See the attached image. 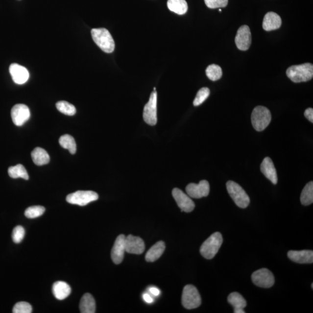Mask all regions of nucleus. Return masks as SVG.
Returning a JSON list of instances; mask_svg holds the SVG:
<instances>
[{
    "label": "nucleus",
    "mask_w": 313,
    "mask_h": 313,
    "mask_svg": "<svg viewBox=\"0 0 313 313\" xmlns=\"http://www.w3.org/2000/svg\"><path fill=\"white\" fill-rule=\"evenodd\" d=\"M287 75L293 83L308 81L313 77V66L311 63H305L290 66L287 69Z\"/></svg>",
    "instance_id": "1"
},
{
    "label": "nucleus",
    "mask_w": 313,
    "mask_h": 313,
    "mask_svg": "<svg viewBox=\"0 0 313 313\" xmlns=\"http://www.w3.org/2000/svg\"><path fill=\"white\" fill-rule=\"evenodd\" d=\"M92 37L96 45L106 53H112L115 48V43L111 34L106 28H93Z\"/></svg>",
    "instance_id": "2"
},
{
    "label": "nucleus",
    "mask_w": 313,
    "mask_h": 313,
    "mask_svg": "<svg viewBox=\"0 0 313 313\" xmlns=\"http://www.w3.org/2000/svg\"><path fill=\"white\" fill-rule=\"evenodd\" d=\"M223 243L222 235L219 232L212 235L202 243L200 253L202 257L207 259H212L219 251Z\"/></svg>",
    "instance_id": "3"
},
{
    "label": "nucleus",
    "mask_w": 313,
    "mask_h": 313,
    "mask_svg": "<svg viewBox=\"0 0 313 313\" xmlns=\"http://www.w3.org/2000/svg\"><path fill=\"white\" fill-rule=\"evenodd\" d=\"M271 120L270 110L262 106L256 107L253 110L251 121L255 130L262 131L267 127Z\"/></svg>",
    "instance_id": "4"
},
{
    "label": "nucleus",
    "mask_w": 313,
    "mask_h": 313,
    "mask_svg": "<svg viewBox=\"0 0 313 313\" xmlns=\"http://www.w3.org/2000/svg\"><path fill=\"white\" fill-rule=\"evenodd\" d=\"M226 188L230 197L240 208H246L250 203V198L241 186L230 181L226 183Z\"/></svg>",
    "instance_id": "5"
},
{
    "label": "nucleus",
    "mask_w": 313,
    "mask_h": 313,
    "mask_svg": "<svg viewBox=\"0 0 313 313\" xmlns=\"http://www.w3.org/2000/svg\"><path fill=\"white\" fill-rule=\"evenodd\" d=\"M182 303L183 307L187 309L198 308L201 304V298L198 290L192 285H187L183 290Z\"/></svg>",
    "instance_id": "6"
},
{
    "label": "nucleus",
    "mask_w": 313,
    "mask_h": 313,
    "mask_svg": "<svg viewBox=\"0 0 313 313\" xmlns=\"http://www.w3.org/2000/svg\"><path fill=\"white\" fill-rule=\"evenodd\" d=\"M99 195L93 191H77L69 194L66 201L70 204L85 206L90 202L96 201Z\"/></svg>",
    "instance_id": "7"
},
{
    "label": "nucleus",
    "mask_w": 313,
    "mask_h": 313,
    "mask_svg": "<svg viewBox=\"0 0 313 313\" xmlns=\"http://www.w3.org/2000/svg\"><path fill=\"white\" fill-rule=\"evenodd\" d=\"M157 93L156 91L151 93L149 100L144 107L143 117L147 124L153 126L157 124Z\"/></svg>",
    "instance_id": "8"
},
{
    "label": "nucleus",
    "mask_w": 313,
    "mask_h": 313,
    "mask_svg": "<svg viewBox=\"0 0 313 313\" xmlns=\"http://www.w3.org/2000/svg\"><path fill=\"white\" fill-rule=\"evenodd\" d=\"M251 277L255 285L265 289L273 287L275 283L273 274L267 268H263L255 271Z\"/></svg>",
    "instance_id": "9"
},
{
    "label": "nucleus",
    "mask_w": 313,
    "mask_h": 313,
    "mask_svg": "<svg viewBox=\"0 0 313 313\" xmlns=\"http://www.w3.org/2000/svg\"><path fill=\"white\" fill-rule=\"evenodd\" d=\"M172 195L182 211L185 213H191L194 210L195 204L191 197L181 189L175 188L172 191Z\"/></svg>",
    "instance_id": "10"
},
{
    "label": "nucleus",
    "mask_w": 313,
    "mask_h": 313,
    "mask_svg": "<svg viewBox=\"0 0 313 313\" xmlns=\"http://www.w3.org/2000/svg\"><path fill=\"white\" fill-rule=\"evenodd\" d=\"M11 118L15 125H23L30 118L28 107L24 104H17L11 109Z\"/></svg>",
    "instance_id": "11"
},
{
    "label": "nucleus",
    "mask_w": 313,
    "mask_h": 313,
    "mask_svg": "<svg viewBox=\"0 0 313 313\" xmlns=\"http://www.w3.org/2000/svg\"><path fill=\"white\" fill-rule=\"evenodd\" d=\"M186 191L191 198H201L207 197L210 193V184L205 180L200 181L198 184L190 183L186 187Z\"/></svg>",
    "instance_id": "12"
},
{
    "label": "nucleus",
    "mask_w": 313,
    "mask_h": 313,
    "mask_svg": "<svg viewBox=\"0 0 313 313\" xmlns=\"http://www.w3.org/2000/svg\"><path fill=\"white\" fill-rule=\"evenodd\" d=\"M251 33L250 28L247 25H243L237 31L235 38V43L238 49L246 50L251 44Z\"/></svg>",
    "instance_id": "13"
},
{
    "label": "nucleus",
    "mask_w": 313,
    "mask_h": 313,
    "mask_svg": "<svg viewBox=\"0 0 313 313\" xmlns=\"http://www.w3.org/2000/svg\"><path fill=\"white\" fill-rule=\"evenodd\" d=\"M145 249L144 240L140 237L129 235L125 238V251L129 254L141 255Z\"/></svg>",
    "instance_id": "14"
},
{
    "label": "nucleus",
    "mask_w": 313,
    "mask_h": 313,
    "mask_svg": "<svg viewBox=\"0 0 313 313\" xmlns=\"http://www.w3.org/2000/svg\"><path fill=\"white\" fill-rule=\"evenodd\" d=\"M125 238L124 235H121L116 239L111 252L112 261L116 265L121 263L124 257L125 251Z\"/></svg>",
    "instance_id": "15"
},
{
    "label": "nucleus",
    "mask_w": 313,
    "mask_h": 313,
    "mask_svg": "<svg viewBox=\"0 0 313 313\" xmlns=\"http://www.w3.org/2000/svg\"><path fill=\"white\" fill-rule=\"evenodd\" d=\"M9 72L11 75L12 80L17 84H24L26 83L29 78V72L24 66L12 63L9 66Z\"/></svg>",
    "instance_id": "16"
},
{
    "label": "nucleus",
    "mask_w": 313,
    "mask_h": 313,
    "mask_svg": "<svg viewBox=\"0 0 313 313\" xmlns=\"http://www.w3.org/2000/svg\"><path fill=\"white\" fill-rule=\"evenodd\" d=\"M288 257L296 263L313 264V252L312 250L289 251Z\"/></svg>",
    "instance_id": "17"
},
{
    "label": "nucleus",
    "mask_w": 313,
    "mask_h": 313,
    "mask_svg": "<svg viewBox=\"0 0 313 313\" xmlns=\"http://www.w3.org/2000/svg\"><path fill=\"white\" fill-rule=\"evenodd\" d=\"M261 172L270 181L276 185L278 182L277 173L273 161L269 157H265L261 166Z\"/></svg>",
    "instance_id": "18"
},
{
    "label": "nucleus",
    "mask_w": 313,
    "mask_h": 313,
    "mask_svg": "<svg viewBox=\"0 0 313 313\" xmlns=\"http://www.w3.org/2000/svg\"><path fill=\"white\" fill-rule=\"evenodd\" d=\"M281 24V18L275 12H269L265 15L263 21V28L265 30L269 31L278 29Z\"/></svg>",
    "instance_id": "19"
},
{
    "label": "nucleus",
    "mask_w": 313,
    "mask_h": 313,
    "mask_svg": "<svg viewBox=\"0 0 313 313\" xmlns=\"http://www.w3.org/2000/svg\"><path fill=\"white\" fill-rule=\"evenodd\" d=\"M71 287L68 283L63 281H57L53 284L52 292L53 295L57 299L59 300H64L71 293Z\"/></svg>",
    "instance_id": "20"
},
{
    "label": "nucleus",
    "mask_w": 313,
    "mask_h": 313,
    "mask_svg": "<svg viewBox=\"0 0 313 313\" xmlns=\"http://www.w3.org/2000/svg\"><path fill=\"white\" fill-rule=\"evenodd\" d=\"M229 303L233 306L235 313H245L243 309L246 306V300L241 294L238 292H233L230 293L227 298Z\"/></svg>",
    "instance_id": "21"
},
{
    "label": "nucleus",
    "mask_w": 313,
    "mask_h": 313,
    "mask_svg": "<svg viewBox=\"0 0 313 313\" xmlns=\"http://www.w3.org/2000/svg\"><path fill=\"white\" fill-rule=\"evenodd\" d=\"M166 249V244L162 241H159L152 246L148 250L145 257L148 262H153L159 259L163 255Z\"/></svg>",
    "instance_id": "22"
},
{
    "label": "nucleus",
    "mask_w": 313,
    "mask_h": 313,
    "mask_svg": "<svg viewBox=\"0 0 313 313\" xmlns=\"http://www.w3.org/2000/svg\"><path fill=\"white\" fill-rule=\"evenodd\" d=\"M80 310L82 313H94L96 312V300L90 293H85L82 297L80 303Z\"/></svg>",
    "instance_id": "23"
},
{
    "label": "nucleus",
    "mask_w": 313,
    "mask_h": 313,
    "mask_svg": "<svg viewBox=\"0 0 313 313\" xmlns=\"http://www.w3.org/2000/svg\"><path fill=\"white\" fill-rule=\"evenodd\" d=\"M31 158L36 165L42 166L48 164L50 157L46 150L41 147H36L31 152Z\"/></svg>",
    "instance_id": "24"
},
{
    "label": "nucleus",
    "mask_w": 313,
    "mask_h": 313,
    "mask_svg": "<svg viewBox=\"0 0 313 313\" xmlns=\"http://www.w3.org/2000/svg\"><path fill=\"white\" fill-rule=\"evenodd\" d=\"M167 6L170 11L180 15L185 14L188 9L186 0H168Z\"/></svg>",
    "instance_id": "25"
},
{
    "label": "nucleus",
    "mask_w": 313,
    "mask_h": 313,
    "mask_svg": "<svg viewBox=\"0 0 313 313\" xmlns=\"http://www.w3.org/2000/svg\"><path fill=\"white\" fill-rule=\"evenodd\" d=\"M59 144L66 149H68L69 152L74 154L76 152L77 145L73 137L70 135H64L59 138Z\"/></svg>",
    "instance_id": "26"
},
{
    "label": "nucleus",
    "mask_w": 313,
    "mask_h": 313,
    "mask_svg": "<svg viewBox=\"0 0 313 313\" xmlns=\"http://www.w3.org/2000/svg\"><path fill=\"white\" fill-rule=\"evenodd\" d=\"M8 174L11 178L13 179L23 178L28 180L29 178L26 169L22 164L9 167L8 169Z\"/></svg>",
    "instance_id": "27"
},
{
    "label": "nucleus",
    "mask_w": 313,
    "mask_h": 313,
    "mask_svg": "<svg viewBox=\"0 0 313 313\" xmlns=\"http://www.w3.org/2000/svg\"><path fill=\"white\" fill-rule=\"evenodd\" d=\"M300 202L303 205H309L313 202V182H310L303 189L300 195Z\"/></svg>",
    "instance_id": "28"
},
{
    "label": "nucleus",
    "mask_w": 313,
    "mask_h": 313,
    "mask_svg": "<svg viewBox=\"0 0 313 313\" xmlns=\"http://www.w3.org/2000/svg\"><path fill=\"white\" fill-rule=\"evenodd\" d=\"M206 75L210 80L214 81L219 80L222 76V70L219 66L216 64L208 66L206 69Z\"/></svg>",
    "instance_id": "29"
},
{
    "label": "nucleus",
    "mask_w": 313,
    "mask_h": 313,
    "mask_svg": "<svg viewBox=\"0 0 313 313\" xmlns=\"http://www.w3.org/2000/svg\"><path fill=\"white\" fill-rule=\"evenodd\" d=\"M57 109L65 115L73 116L76 113V109L72 104L66 102V101H59L56 104Z\"/></svg>",
    "instance_id": "30"
},
{
    "label": "nucleus",
    "mask_w": 313,
    "mask_h": 313,
    "mask_svg": "<svg viewBox=\"0 0 313 313\" xmlns=\"http://www.w3.org/2000/svg\"><path fill=\"white\" fill-rule=\"evenodd\" d=\"M45 211V208L42 206H39V205H38V206L30 207L27 208L26 211H25L24 216L27 218L34 219V218L42 216Z\"/></svg>",
    "instance_id": "31"
},
{
    "label": "nucleus",
    "mask_w": 313,
    "mask_h": 313,
    "mask_svg": "<svg viewBox=\"0 0 313 313\" xmlns=\"http://www.w3.org/2000/svg\"><path fill=\"white\" fill-rule=\"evenodd\" d=\"M210 91L207 87L202 88L198 91L194 100L193 104L195 106H200L210 96Z\"/></svg>",
    "instance_id": "32"
},
{
    "label": "nucleus",
    "mask_w": 313,
    "mask_h": 313,
    "mask_svg": "<svg viewBox=\"0 0 313 313\" xmlns=\"http://www.w3.org/2000/svg\"><path fill=\"white\" fill-rule=\"evenodd\" d=\"M12 312L14 313H31L32 312V307L26 302H20L16 304Z\"/></svg>",
    "instance_id": "33"
},
{
    "label": "nucleus",
    "mask_w": 313,
    "mask_h": 313,
    "mask_svg": "<svg viewBox=\"0 0 313 313\" xmlns=\"http://www.w3.org/2000/svg\"><path fill=\"white\" fill-rule=\"evenodd\" d=\"M25 235V230L23 227L18 226L15 227L12 232V240L15 243H20L23 240Z\"/></svg>",
    "instance_id": "34"
},
{
    "label": "nucleus",
    "mask_w": 313,
    "mask_h": 313,
    "mask_svg": "<svg viewBox=\"0 0 313 313\" xmlns=\"http://www.w3.org/2000/svg\"><path fill=\"white\" fill-rule=\"evenodd\" d=\"M204 2L211 9L226 7L228 4V0H204Z\"/></svg>",
    "instance_id": "35"
},
{
    "label": "nucleus",
    "mask_w": 313,
    "mask_h": 313,
    "mask_svg": "<svg viewBox=\"0 0 313 313\" xmlns=\"http://www.w3.org/2000/svg\"><path fill=\"white\" fill-rule=\"evenodd\" d=\"M305 118L308 119L310 121L313 122V109L312 108H308L305 112Z\"/></svg>",
    "instance_id": "36"
},
{
    "label": "nucleus",
    "mask_w": 313,
    "mask_h": 313,
    "mask_svg": "<svg viewBox=\"0 0 313 313\" xmlns=\"http://www.w3.org/2000/svg\"><path fill=\"white\" fill-rule=\"evenodd\" d=\"M149 290H150V292L151 294H153V295L154 296H159L160 295V290L157 289V288H155V287L150 288Z\"/></svg>",
    "instance_id": "37"
},
{
    "label": "nucleus",
    "mask_w": 313,
    "mask_h": 313,
    "mask_svg": "<svg viewBox=\"0 0 313 313\" xmlns=\"http://www.w3.org/2000/svg\"><path fill=\"white\" fill-rule=\"evenodd\" d=\"M144 299L145 300V302H146L148 303H151L153 302V299L151 297L148 295L147 293H144L143 295Z\"/></svg>",
    "instance_id": "38"
},
{
    "label": "nucleus",
    "mask_w": 313,
    "mask_h": 313,
    "mask_svg": "<svg viewBox=\"0 0 313 313\" xmlns=\"http://www.w3.org/2000/svg\"><path fill=\"white\" fill-rule=\"evenodd\" d=\"M312 289H313V283L312 284Z\"/></svg>",
    "instance_id": "39"
},
{
    "label": "nucleus",
    "mask_w": 313,
    "mask_h": 313,
    "mask_svg": "<svg viewBox=\"0 0 313 313\" xmlns=\"http://www.w3.org/2000/svg\"><path fill=\"white\" fill-rule=\"evenodd\" d=\"M219 12H221V11H222V9H219Z\"/></svg>",
    "instance_id": "40"
}]
</instances>
